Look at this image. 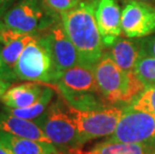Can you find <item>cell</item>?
Segmentation results:
<instances>
[{
  "mask_svg": "<svg viewBox=\"0 0 155 154\" xmlns=\"http://www.w3.org/2000/svg\"><path fill=\"white\" fill-rule=\"evenodd\" d=\"M60 19L67 36L78 52L79 65L94 68L103 55L104 43L92 4L81 1L75 8L62 13Z\"/></svg>",
  "mask_w": 155,
  "mask_h": 154,
  "instance_id": "6da1fadb",
  "label": "cell"
},
{
  "mask_svg": "<svg viewBox=\"0 0 155 154\" xmlns=\"http://www.w3.org/2000/svg\"><path fill=\"white\" fill-rule=\"evenodd\" d=\"M96 82L107 104L131 103L145 89L134 72L122 70L109 54H103L94 67Z\"/></svg>",
  "mask_w": 155,
  "mask_h": 154,
  "instance_id": "7a4b0ae2",
  "label": "cell"
},
{
  "mask_svg": "<svg viewBox=\"0 0 155 154\" xmlns=\"http://www.w3.org/2000/svg\"><path fill=\"white\" fill-rule=\"evenodd\" d=\"M34 121L62 153L81 154L80 148L83 145L79 138L76 125L68 111L66 101L62 96L51 103L45 112Z\"/></svg>",
  "mask_w": 155,
  "mask_h": 154,
  "instance_id": "3957f363",
  "label": "cell"
},
{
  "mask_svg": "<svg viewBox=\"0 0 155 154\" xmlns=\"http://www.w3.org/2000/svg\"><path fill=\"white\" fill-rule=\"evenodd\" d=\"M18 80L31 82L55 84L57 81L51 55L37 35L22 51L14 67Z\"/></svg>",
  "mask_w": 155,
  "mask_h": 154,
  "instance_id": "277c9868",
  "label": "cell"
},
{
  "mask_svg": "<svg viewBox=\"0 0 155 154\" xmlns=\"http://www.w3.org/2000/svg\"><path fill=\"white\" fill-rule=\"evenodd\" d=\"M67 106L82 145L91 140L112 135L124 112L123 108L117 106L88 111L76 109L68 104Z\"/></svg>",
  "mask_w": 155,
  "mask_h": 154,
  "instance_id": "5b68a950",
  "label": "cell"
},
{
  "mask_svg": "<svg viewBox=\"0 0 155 154\" xmlns=\"http://www.w3.org/2000/svg\"><path fill=\"white\" fill-rule=\"evenodd\" d=\"M1 19L6 26L18 33L38 34L47 29L58 17L49 14L42 0H18Z\"/></svg>",
  "mask_w": 155,
  "mask_h": 154,
  "instance_id": "8992f818",
  "label": "cell"
},
{
  "mask_svg": "<svg viewBox=\"0 0 155 154\" xmlns=\"http://www.w3.org/2000/svg\"><path fill=\"white\" fill-rule=\"evenodd\" d=\"M116 129L106 142L140 143L155 146V116L127 106Z\"/></svg>",
  "mask_w": 155,
  "mask_h": 154,
  "instance_id": "52a82bcc",
  "label": "cell"
},
{
  "mask_svg": "<svg viewBox=\"0 0 155 154\" xmlns=\"http://www.w3.org/2000/svg\"><path fill=\"white\" fill-rule=\"evenodd\" d=\"M42 32L39 39L51 55L58 78L65 70L80 64L78 52L65 32L61 19H56Z\"/></svg>",
  "mask_w": 155,
  "mask_h": 154,
  "instance_id": "ba28073f",
  "label": "cell"
},
{
  "mask_svg": "<svg viewBox=\"0 0 155 154\" xmlns=\"http://www.w3.org/2000/svg\"><path fill=\"white\" fill-rule=\"evenodd\" d=\"M121 29L126 37L142 38L155 32V7L144 1H129L121 13Z\"/></svg>",
  "mask_w": 155,
  "mask_h": 154,
  "instance_id": "9c48e42d",
  "label": "cell"
},
{
  "mask_svg": "<svg viewBox=\"0 0 155 154\" xmlns=\"http://www.w3.org/2000/svg\"><path fill=\"white\" fill-rule=\"evenodd\" d=\"M92 6L102 41L105 46H111L122 32L119 5L116 0H95Z\"/></svg>",
  "mask_w": 155,
  "mask_h": 154,
  "instance_id": "30bf717a",
  "label": "cell"
},
{
  "mask_svg": "<svg viewBox=\"0 0 155 154\" xmlns=\"http://www.w3.org/2000/svg\"><path fill=\"white\" fill-rule=\"evenodd\" d=\"M55 86L73 92H92L100 94L95 78L94 68L83 65H76L65 70L59 76Z\"/></svg>",
  "mask_w": 155,
  "mask_h": 154,
  "instance_id": "8fae6325",
  "label": "cell"
},
{
  "mask_svg": "<svg viewBox=\"0 0 155 154\" xmlns=\"http://www.w3.org/2000/svg\"><path fill=\"white\" fill-rule=\"evenodd\" d=\"M0 131L22 138L51 143L34 120L20 118L5 111L0 112Z\"/></svg>",
  "mask_w": 155,
  "mask_h": 154,
  "instance_id": "7c38bea8",
  "label": "cell"
},
{
  "mask_svg": "<svg viewBox=\"0 0 155 154\" xmlns=\"http://www.w3.org/2000/svg\"><path fill=\"white\" fill-rule=\"evenodd\" d=\"M0 143L10 154H58L62 153L52 143L14 136L0 131ZM64 154V153H63Z\"/></svg>",
  "mask_w": 155,
  "mask_h": 154,
  "instance_id": "4fadbf2b",
  "label": "cell"
},
{
  "mask_svg": "<svg viewBox=\"0 0 155 154\" xmlns=\"http://www.w3.org/2000/svg\"><path fill=\"white\" fill-rule=\"evenodd\" d=\"M44 87L38 82L28 81L10 87L0 100L4 107L25 108L32 105L39 99Z\"/></svg>",
  "mask_w": 155,
  "mask_h": 154,
  "instance_id": "5bb4252c",
  "label": "cell"
},
{
  "mask_svg": "<svg viewBox=\"0 0 155 154\" xmlns=\"http://www.w3.org/2000/svg\"><path fill=\"white\" fill-rule=\"evenodd\" d=\"M110 53L114 62L122 70L127 72H134L135 65L138 59L143 54L140 42L123 39L118 37L110 46Z\"/></svg>",
  "mask_w": 155,
  "mask_h": 154,
  "instance_id": "9a60e30c",
  "label": "cell"
},
{
  "mask_svg": "<svg viewBox=\"0 0 155 154\" xmlns=\"http://www.w3.org/2000/svg\"><path fill=\"white\" fill-rule=\"evenodd\" d=\"M62 98L68 105L79 110H97L107 107L102 96L98 93L92 92H73L66 89L57 88Z\"/></svg>",
  "mask_w": 155,
  "mask_h": 154,
  "instance_id": "2e32d148",
  "label": "cell"
},
{
  "mask_svg": "<svg viewBox=\"0 0 155 154\" xmlns=\"http://www.w3.org/2000/svg\"><path fill=\"white\" fill-rule=\"evenodd\" d=\"M84 154H155V146L140 143L103 141Z\"/></svg>",
  "mask_w": 155,
  "mask_h": 154,
  "instance_id": "e0dca14e",
  "label": "cell"
},
{
  "mask_svg": "<svg viewBox=\"0 0 155 154\" xmlns=\"http://www.w3.org/2000/svg\"><path fill=\"white\" fill-rule=\"evenodd\" d=\"M53 96H54V90L52 89L51 87L45 86L41 96L39 97V99L36 101L35 103L32 104V105L25 107V108L4 107L3 111H5V112H7V113H10L12 115H15L17 117H20V118L34 120L45 112V110L50 105V102Z\"/></svg>",
  "mask_w": 155,
  "mask_h": 154,
  "instance_id": "ac0fdd59",
  "label": "cell"
},
{
  "mask_svg": "<svg viewBox=\"0 0 155 154\" xmlns=\"http://www.w3.org/2000/svg\"><path fill=\"white\" fill-rule=\"evenodd\" d=\"M37 35L38 34H24L5 45L0 44V56L5 62V64L9 68H11L13 71H14L16 62H17L18 58L20 57L26 45Z\"/></svg>",
  "mask_w": 155,
  "mask_h": 154,
  "instance_id": "d6986e66",
  "label": "cell"
},
{
  "mask_svg": "<svg viewBox=\"0 0 155 154\" xmlns=\"http://www.w3.org/2000/svg\"><path fill=\"white\" fill-rule=\"evenodd\" d=\"M134 73L145 87L155 86V57L142 54L134 68Z\"/></svg>",
  "mask_w": 155,
  "mask_h": 154,
  "instance_id": "ffe728a7",
  "label": "cell"
},
{
  "mask_svg": "<svg viewBox=\"0 0 155 154\" xmlns=\"http://www.w3.org/2000/svg\"><path fill=\"white\" fill-rule=\"evenodd\" d=\"M136 110L148 112L155 116V86L146 87L143 92L129 105Z\"/></svg>",
  "mask_w": 155,
  "mask_h": 154,
  "instance_id": "44dd1931",
  "label": "cell"
},
{
  "mask_svg": "<svg viewBox=\"0 0 155 154\" xmlns=\"http://www.w3.org/2000/svg\"><path fill=\"white\" fill-rule=\"evenodd\" d=\"M82 0H42L45 9L50 15L57 17L62 13L75 8Z\"/></svg>",
  "mask_w": 155,
  "mask_h": 154,
  "instance_id": "7402d4cb",
  "label": "cell"
},
{
  "mask_svg": "<svg viewBox=\"0 0 155 154\" xmlns=\"http://www.w3.org/2000/svg\"><path fill=\"white\" fill-rule=\"evenodd\" d=\"M0 79L9 81V82L17 80V77H16L14 71L5 64V62L3 61L1 56H0Z\"/></svg>",
  "mask_w": 155,
  "mask_h": 154,
  "instance_id": "603a6c76",
  "label": "cell"
},
{
  "mask_svg": "<svg viewBox=\"0 0 155 154\" xmlns=\"http://www.w3.org/2000/svg\"><path fill=\"white\" fill-rule=\"evenodd\" d=\"M143 54L155 57V36H151L140 41Z\"/></svg>",
  "mask_w": 155,
  "mask_h": 154,
  "instance_id": "cb8c5ba5",
  "label": "cell"
},
{
  "mask_svg": "<svg viewBox=\"0 0 155 154\" xmlns=\"http://www.w3.org/2000/svg\"><path fill=\"white\" fill-rule=\"evenodd\" d=\"M15 0H0V18L14 4Z\"/></svg>",
  "mask_w": 155,
  "mask_h": 154,
  "instance_id": "d4e9b609",
  "label": "cell"
},
{
  "mask_svg": "<svg viewBox=\"0 0 155 154\" xmlns=\"http://www.w3.org/2000/svg\"><path fill=\"white\" fill-rule=\"evenodd\" d=\"M10 87H11V82H9V81H6V80L0 79V99H1V97L3 96V95H4V93Z\"/></svg>",
  "mask_w": 155,
  "mask_h": 154,
  "instance_id": "484cf974",
  "label": "cell"
},
{
  "mask_svg": "<svg viewBox=\"0 0 155 154\" xmlns=\"http://www.w3.org/2000/svg\"><path fill=\"white\" fill-rule=\"evenodd\" d=\"M0 154H10V152H9L1 143H0Z\"/></svg>",
  "mask_w": 155,
  "mask_h": 154,
  "instance_id": "4316f807",
  "label": "cell"
},
{
  "mask_svg": "<svg viewBox=\"0 0 155 154\" xmlns=\"http://www.w3.org/2000/svg\"><path fill=\"white\" fill-rule=\"evenodd\" d=\"M129 1H133V0H129ZM136 1H144V2L151 3V4H155V0H136Z\"/></svg>",
  "mask_w": 155,
  "mask_h": 154,
  "instance_id": "83f0119b",
  "label": "cell"
},
{
  "mask_svg": "<svg viewBox=\"0 0 155 154\" xmlns=\"http://www.w3.org/2000/svg\"><path fill=\"white\" fill-rule=\"evenodd\" d=\"M58 154H63V153H58Z\"/></svg>",
  "mask_w": 155,
  "mask_h": 154,
  "instance_id": "f1b7e54d",
  "label": "cell"
}]
</instances>
